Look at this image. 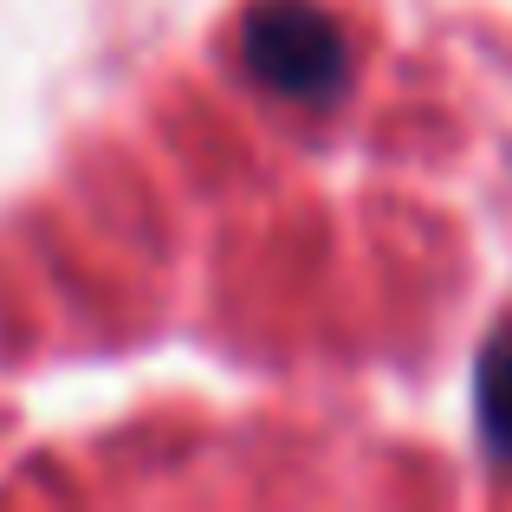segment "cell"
I'll return each instance as SVG.
<instances>
[{
  "mask_svg": "<svg viewBox=\"0 0 512 512\" xmlns=\"http://www.w3.org/2000/svg\"><path fill=\"white\" fill-rule=\"evenodd\" d=\"M240 65L260 91L292 104H338V91L350 85V46L325 7L312 0H260L240 26Z\"/></svg>",
  "mask_w": 512,
  "mask_h": 512,
  "instance_id": "1",
  "label": "cell"
},
{
  "mask_svg": "<svg viewBox=\"0 0 512 512\" xmlns=\"http://www.w3.org/2000/svg\"><path fill=\"white\" fill-rule=\"evenodd\" d=\"M474 415H480V441H487V454L512 474V325H500L487 344H480Z\"/></svg>",
  "mask_w": 512,
  "mask_h": 512,
  "instance_id": "2",
  "label": "cell"
}]
</instances>
